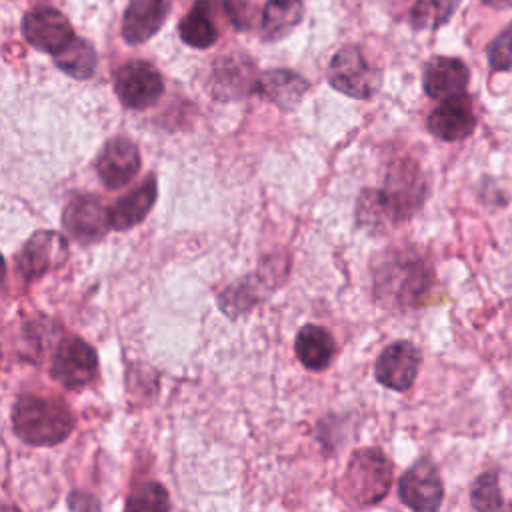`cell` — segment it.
Segmentation results:
<instances>
[{"label":"cell","mask_w":512,"mask_h":512,"mask_svg":"<svg viewBox=\"0 0 512 512\" xmlns=\"http://www.w3.org/2000/svg\"><path fill=\"white\" fill-rule=\"evenodd\" d=\"M156 196H158L156 178L150 176L138 188H134L126 196L118 198L112 208H108L110 228L128 230V228H134L136 224H140L148 216L150 208L154 206Z\"/></svg>","instance_id":"17"},{"label":"cell","mask_w":512,"mask_h":512,"mask_svg":"<svg viewBox=\"0 0 512 512\" xmlns=\"http://www.w3.org/2000/svg\"><path fill=\"white\" fill-rule=\"evenodd\" d=\"M382 266L374 274L376 290L386 302H414L426 290L428 270L424 262L408 254H386Z\"/></svg>","instance_id":"4"},{"label":"cell","mask_w":512,"mask_h":512,"mask_svg":"<svg viewBox=\"0 0 512 512\" xmlns=\"http://www.w3.org/2000/svg\"><path fill=\"white\" fill-rule=\"evenodd\" d=\"M476 116L466 94L444 98L428 116V130L446 142L464 140L474 132Z\"/></svg>","instance_id":"14"},{"label":"cell","mask_w":512,"mask_h":512,"mask_svg":"<svg viewBox=\"0 0 512 512\" xmlns=\"http://www.w3.org/2000/svg\"><path fill=\"white\" fill-rule=\"evenodd\" d=\"M392 484V462L378 448H360L352 454L342 476V494L356 506L380 502Z\"/></svg>","instance_id":"3"},{"label":"cell","mask_w":512,"mask_h":512,"mask_svg":"<svg viewBox=\"0 0 512 512\" xmlns=\"http://www.w3.org/2000/svg\"><path fill=\"white\" fill-rule=\"evenodd\" d=\"M54 62L68 76L84 80L90 78L96 68V52L86 40L72 38L60 52L54 54Z\"/></svg>","instance_id":"22"},{"label":"cell","mask_w":512,"mask_h":512,"mask_svg":"<svg viewBox=\"0 0 512 512\" xmlns=\"http://www.w3.org/2000/svg\"><path fill=\"white\" fill-rule=\"evenodd\" d=\"M62 222L66 232L78 242H94L108 232L110 214L100 198L92 194H76L66 204Z\"/></svg>","instance_id":"9"},{"label":"cell","mask_w":512,"mask_h":512,"mask_svg":"<svg viewBox=\"0 0 512 512\" xmlns=\"http://www.w3.org/2000/svg\"><path fill=\"white\" fill-rule=\"evenodd\" d=\"M50 374L66 390H84L98 378V358L94 348L80 338H66L60 342Z\"/></svg>","instance_id":"6"},{"label":"cell","mask_w":512,"mask_h":512,"mask_svg":"<svg viewBox=\"0 0 512 512\" xmlns=\"http://www.w3.org/2000/svg\"><path fill=\"white\" fill-rule=\"evenodd\" d=\"M66 256V240L58 232L40 230L34 236H30V240L24 244L22 252L16 258V266L24 278L32 280L64 264Z\"/></svg>","instance_id":"12"},{"label":"cell","mask_w":512,"mask_h":512,"mask_svg":"<svg viewBox=\"0 0 512 512\" xmlns=\"http://www.w3.org/2000/svg\"><path fill=\"white\" fill-rule=\"evenodd\" d=\"M328 80L338 92L358 100L370 98L378 88V72L358 46H344L332 56Z\"/></svg>","instance_id":"5"},{"label":"cell","mask_w":512,"mask_h":512,"mask_svg":"<svg viewBox=\"0 0 512 512\" xmlns=\"http://www.w3.org/2000/svg\"><path fill=\"white\" fill-rule=\"evenodd\" d=\"M306 88L308 82L290 70H268L256 82V90L280 108L296 106L304 96Z\"/></svg>","instance_id":"19"},{"label":"cell","mask_w":512,"mask_h":512,"mask_svg":"<svg viewBox=\"0 0 512 512\" xmlns=\"http://www.w3.org/2000/svg\"><path fill=\"white\" fill-rule=\"evenodd\" d=\"M294 350L304 368L324 370L334 356V340L326 328L306 324L296 334Z\"/></svg>","instance_id":"18"},{"label":"cell","mask_w":512,"mask_h":512,"mask_svg":"<svg viewBox=\"0 0 512 512\" xmlns=\"http://www.w3.org/2000/svg\"><path fill=\"white\" fill-rule=\"evenodd\" d=\"M96 170L106 188H124L140 170L138 146L124 136L110 138L96 160Z\"/></svg>","instance_id":"13"},{"label":"cell","mask_w":512,"mask_h":512,"mask_svg":"<svg viewBox=\"0 0 512 512\" xmlns=\"http://www.w3.org/2000/svg\"><path fill=\"white\" fill-rule=\"evenodd\" d=\"M114 90L124 106L142 110L160 100L164 92V82L160 72L152 64L144 60H132L116 70Z\"/></svg>","instance_id":"7"},{"label":"cell","mask_w":512,"mask_h":512,"mask_svg":"<svg viewBox=\"0 0 512 512\" xmlns=\"http://www.w3.org/2000/svg\"><path fill=\"white\" fill-rule=\"evenodd\" d=\"M226 6L228 16L232 18L234 26L246 28L248 26V4L246 0H222Z\"/></svg>","instance_id":"26"},{"label":"cell","mask_w":512,"mask_h":512,"mask_svg":"<svg viewBox=\"0 0 512 512\" xmlns=\"http://www.w3.org/2000/svg\"><path fill=\"white\" fill-rule=\"evenodd\" d=\"M214 2L196 0L192 10L180 20L178 34L192 48H208L218 38V28L214 24Z\"/></svg>","instance_id":"20"},{"label":"cell","mask_w":512,"mask_h":512,"mask_svg":"<svg viewBox=\"0 0 512 512\" xmlns=\"http://www.w3.org/2000/svg\"><path fill=\"white\" fill-rule=\"evenodd\" d=\"M468 84V68L458 58L438 56L432 58L424 68V90L430 98H450L464 94Z\"/></svg>","instance_id":"16"},{"label":"cell","mask_w":512,"mask_h":512,"mask_svg":"<svg viewBox=\"0 0 512 512\" xmlns=\"http://www.w3.org/2000/svg\"><path fill=\"white\" fill-rule=\"evenodd\" d=\"M424 182L418 166L408 160L388 168L382 190H364L358 200V220L368 230H384L408 218L424 200Z\"/></svg>","instance_id":"1"},{"label":"cell","mask_w":512,"mask_h":512,"mask_svg":"<svg viewBox=\"0 0 512 512\" xmlns=\"http://www.w3.org/2000/svg\"><path fill=\"white\" fill-rule=\"evenodd\" d=\"M128 510H168L170 500L158 482H144L130 494L126 502Z\"/></svg>","instance_id":"23"},{"label":"cell","mask_w":512,"mask_h":512,"mask_svg":"<svg viewBox=\"0 0 512 512\" xmlns=\"http://www.w3.org/2000/svg\"><path fill=\"white\" fill-rule=\"evenodd\" d=\"M302 16V0H268L262 12V32L268 40H278L292 32Z\"/></svg>","instance_id":"21"},{"label":"cell","mask_w":512,"mask_h":512,"mask_svg":"<svg viewBox=\"0 0 512 512\" xmlns=\"http://www.w3.org/2000/svg\"><path fill=\"white\" fill-rule=\"evenodd\" d=\"M472 506L478 510H496L504 506L496 472H484L476 478L472 486Z\"/></svg>","instance_id":"24"},{"label":"cell","mask_w":512,"mask_h":512,"mask_svg":"<svg viewBox=\"0 0 512 512\" xmlns=\"http://www.w3.org/2000/svg\"><path fill=\"white\" fill-rule=\"evenodd\" d=\"M400 500L418 512L438 510L444 498L442 478L432 460L420 458L416 460L398 482Z\"/></svg>","instance_id":"8"},{"label":"cell","mask_w":512,"mask_h":512,"mask_svg":"<svg viewBox=\"0 0 512 512\" xmlns=\"http://www.w3.org/2000/svg\"><path fill=\"white\" fill-rule=\"evenodd\" d=\"M168 0H130L122 18V36L130 44L152 38L168 16Z\"/></svg>","instance_id":"15"},{"label":"cell","mask_w":512,"mask_h":512,"mask_svg":"<svg viewBox=\"0 0 512 512\" xmlns=\"http://www.w3.org/2000/svg\"><path fill=\"white\" fill-rule=\"evenodd\" d=\"M12 428L26 444L54 446L70 436L74 418L70 408L56 398L24 394L12 408Z\"/></svg>","instance_id":"2"},{"label":"cell","mask_w":512,"mask_h":512,"mask_svg":"<svg viewBox=\"0 0 512 512\" xmlns=\"http://www.w3.org/2000/svg\"><path fill=\"white\" fill-rule=\"evenodd\" d=\"M22 34L34 48L50 54L60 52L74 38L66 16L50 6L30 10L22 20Z\"/></svg>","instance_id":"11"},{"label":"cell","mask_w":512,"mask_h":512,"mask_svg":"<svg viewBox=\"0 0 512 512\" xmlns=\"http://www.w3.org/2000/svg\"><path fill=\"white\" fill-rule=\"evenodd\" d=\"M492 8H512V0H482Z\"/></svg>","instance_id":"27"},{"label":"cell","mask_w":512,"mask_h":512,"mask_svg":"<svg viewBox=\"0 0 512 512\" xmlns=\"http://www.w3.org/2000/svg\"><path fill=\"white\" fill-rule=\"evenodd\" d=\"M488 62L494 70L512 68V26H508L492 40V44L488 46Z\"/></svg>","instance_id":"25"},{"label":"cell","mask_w":512,"mask_h":512,"mask_svg":"<svg viewBox=\"0 0 512 512\" xmlns=\"http://www.w3.org/2000/svg\"><path fill=\"white\" fill-rule=\"evenodd\" d=\"M420 360H422L420 350L412 342L408 340L392 342L378 356L374 366V376L382 386L390 390H398V392L408 390L416 380Z\"/></svg>","instance_id":"10"}]
</instances>
